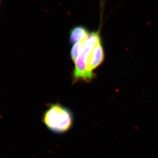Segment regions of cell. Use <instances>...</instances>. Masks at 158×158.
I'll use <instances>...</instances> for the list:
<instances>
[{"label": "cell", "mask_w": 158, "mask_h": 158, "mask_svg": "<svg viewBox=\"0 0 158 158\" xmlns=\"http://www.w3.org/2000/svg\"><path fill=\"white\" fill-rule=\"evenodd\" d=\"M90 31L84 26L78 25L71 29L69 40L72 45L84 40L90 35Z\"/></svg>", "instance_id": "cell-4"}, {"label": "cell", "mask_w": 158, "mask_h": 158, "mask_svg": "<svg viewBox=\"0 0 158 158\" xmlns=\"http://www.w3.org/2000/svg\"><path fill=\"white\" fill-rule=\"evenodd\" d=\"M104 60V49L102 40L95 46L87 60V70L93 81L96 77L94 70L103 64Z\"/></svg>", "instance_id": "cell-3"}, {"label": "cell", "mask_w": 158, "mask_h": 158, "mask_svg": "<svg viewBox=\"0 0 158 158\" xmlns=\"http://www.w3.org/2000/svg\"><path fill=\"white\" fill-rule=\"evenodd\" d=\"M42 123L52 133L63 134L73 127L74 117L72 110L61 103H50L43 113Z\"/></svg>", "instance_id": "cell-1"}, {"label": "cell", "mask_w": 158, "mask_h": 158, "mask_svg": "<svg viewBox=\"0 0 158 158\" xmlns=\"http://www.w3.org/2000/svg\"><path fill=\"white\" fill-rule=\"evenodd\" d=\"M84 40H85L73 44L71 48L70 51V58L73 63H75V61L79 56L81 50L83 46Z\"/></svg>", "instance_id": "cell-5"}, {"label": "cell", "mask_w": 158, "mask_h": 158, "mask_svg": "<svg viewBox=\"0 0 158 158\" xmlns=\"http://www.w3.org/2000/svg\"><path fill=\"white\" fill-rule=\"evenodd\" d=\"M2 0H0V5H1V4Z\"/></svg>", "instance_id": "cell-6"}, {"label": "cell", "mask_w": 158, "mask_h": 158, "mask_svg": "<svg viewBox=\"0 0 158 158\" xmlns=\"http://www.w3.org/2000/svg\"><path fill=\"white\" fill-rule=\"evenodd\" d=\"M101 40V28H99L97 31L91 32L88 37L85 39L79 56L74 63L75 67L72 74L73 84L79 81L88 83L93 81L87 71L86 60L88 55Z\"/></svg>", "instance_id": "cell-2"}]
</instances>
